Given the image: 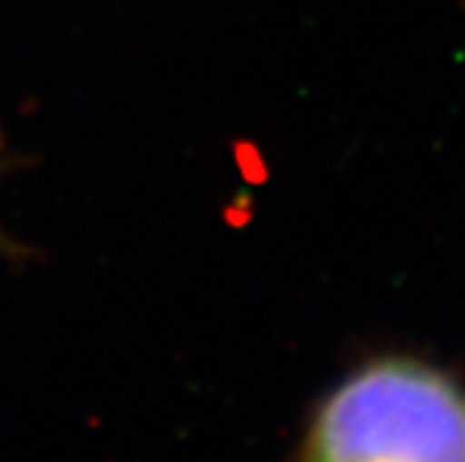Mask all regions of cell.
Returning <instances> with one entry per match:
<instances>
[{
	"instance_id": "1",
	"label": "cell",
	"mask_w": 465,
	"mask_h": 462,
	"mask_svg": "<svg viewBox=\"0 0 465 462\" xmlns=\"http://www.w3.org/2000/svg\"><path fill=\"white\" fill-rule=\"evenodd\" d=\"M295 462H465V382L412 354L365 359L321 396Z\"/></svg>"
}]
</instances>
